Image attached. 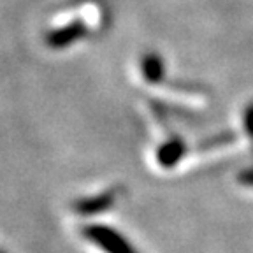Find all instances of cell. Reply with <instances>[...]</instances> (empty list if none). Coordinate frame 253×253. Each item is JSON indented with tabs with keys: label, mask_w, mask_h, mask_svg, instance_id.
Returning <instances> with one entry per match:
<instances>
[{
	"label": "cell",
	"mask_w": 253,
	"mask_h": 253,
	"mask_svg": "<svg viewBox=\"0 0 253 253\" xmlns=\"http://www.w3.org/2000/svg\"><path fill=\"white\" fill-rule=\"evenodd\" d=\"M83 236L86 241L99 246L106 253H139L123 234L107 225H97V223L86 225L83 229Z\"/></svg>",
	"instance_id": "1"
},
{
	"label": "cell",
	"mask_w": 253,
	"mask_h": 253,
	"mask_svg": "<svg viewBox=\"0 0 253 253\" xmlns=\"http://www.w3.org/2000/svg\"><path fill=\"white\" fill-rule=\"evenodd\" d=\"M245 128L248 132V135L253 139V104H250L248 109L245 113Z\"/></svg>",
	"instance_id": "7"
},
{
	"label": "cell",
	"mask_w": 253,
	"mask_h": 253,
	"mask_svg": "<svg viewBox=\"0 0 253 253\" xmlns=\"http://www.w3.org/2000/svg\"><path fill=\"white\" fill-rule=\"evenodd\" d=\"M0 253H5V252H4V250H0Z\"/></svg>",
	"instance_id": "9"
},
{
	"label": "cell",
	"mask_w": 253,
	"mask_h": 253,
	"mask_svg": "<svg viewBox=\"0 0 253 253\" xmlns=\"http://www.w3.org/2000/svg\"><path fill=\"white\" fill-rule=\"evenodd\" d=\"M142 67V76L146 79L148 83L157 84L164 79V74H166V67H164V60L160 58V55L157 53H148L144 55L141 62Z\"/></svg>",
	"instance_id": "5"
},
{
	"label": "cell",
	"mask_w": 253,
	"mask_h": 253,
	"mask_svg": "<svg viewBox=\"0 0 253 253\" xmlns=\"http://www.w3.org/2000/svg\"><path fill=\"white\" fill-rule=\"evenodd\" d=\"M186 153V144L181 137H172L169 141H166L162 146L158 148L157 151V160L158 164L166 169H170L174 167L176 164L185 157Z\"/></svg>",
	"instance_id": "4"
},
{
	"label": "cell",
	"mask_w": 253,
	"mask_h": 253,
	"mask_svg": "<svg viewBox=\"0 0 253 253\" xmlns=\"http://www.w3.org/2000/svg\"><path fill=\"white\" fill-rule=\"evenodd\" d=\"M239 181L246 186H253V169H246L239 174Z\"/></svg>",
	"instance_id": "8"
},
{
	"label": "cell",
	"mask_w": 253,
	"mask_h": 253,
	"mask_svg": "<svg viewBox=\"0 0 253 253\" xmlns=\"http://www.w3.org/2000/svg\"><path fill=\"white\" fill-rule=\"evenodd\" d=\"M116 202L115 192H102V194L91 195V197H83L72 204V210L79 216H95V214L106 213L109 208Z\"/></svg>",
	"instance_id": "3"
},
{
	"label": "cell",
	"mask_w": 253,
	"mask_h": 253,
	"mask_svg": "<svg viewBox=\"0 0 253 253\" xmlns=\"http://www.w3.org/2000/svg\"><path fill=\"white\" fill-rule=\"evenodd\" d=\"M234 141V134L232 132H223V134L216 135L213 139H208L206 142H201V150H211V148H218V146H225L229 142Z\"/></svg>",
	"instance_id": "6"
},
{
	"label": "cell",
	"mask_w": 253,
	"mask_h": 253,
	"mask_svg": "<svg viewBox=\"0 0 253 253\" xmlns=\"http://www.w3.org/2000/svg\"><path fill=\"white\" fill-rule=\"evenodd\" d=\"M86 34H88L86 23L81 20H76L67 25H63V27H60V28L47 32L46 44L51 47V49H63V47H69L74 42H78L79 39H83Z\"/></svg>",
	"instance_id": "2"
}]
</instances>
